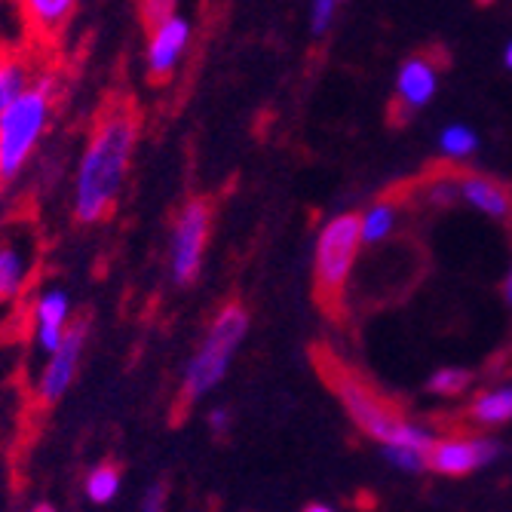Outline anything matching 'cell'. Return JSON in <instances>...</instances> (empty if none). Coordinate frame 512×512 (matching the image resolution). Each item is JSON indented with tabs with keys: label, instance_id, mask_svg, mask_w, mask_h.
Listing matches in <instances>:
<instances>
[{
	"label": "cell",
	"instance_id": "12",
	"mask_svg": "<svg viewBox=\"0 0 512 512\" xmlns=\"http://www.w3.org/2000/svg\"><path fill=\"white\" fill-rule=\"evenodd\" d=\"M28 34L40 43H53L74 19L80 0H13Z\"/></svg>",
	"mask_w": 512,
	"mask_h": 512
},
{
	"label": "cell",
	"instance_id": "26",
	"mask_svg": "<svg viewBox=\"0 0 512 512\" xmlns=\"http://www.w3.org/2000/svg\"><path fill=\"white\" fill-rule=\"evenodd\" d=\"M209 427H212L215 436H224V433L230 430V411H227V408H212V414H209Z\"/></svg>",
	"mask_w": 512,
	"mask_h": 512
},
{
	"label": "cell",
	"instance_id": "21",
	"mask_svg": "<svg viewBox=\"0 0 512 512\" xmlns=\"http://www.w3.org/2000/svg\"><path fill=\"white\" fill-rule=\"evenodd\" d=\"M457 169H448L445 175H436L430 184H427V191H424V200L433 203V206H454L460 203V181H457Z\"/></svg>",
	"mask_w": 512,
	"mask_h": 512
},
{
	"label": "cell",
	"instance_id": "10",
	"mask_svg": "<svg viewBox=\"0 0 512 512\" xmlns=\"http://www.w3.org/2000/svg\"><path fill=\"white\" fill-rule=\"evenodd\" d=\"M503 454V445L494 439H436L427 454V467L442 476H467L482 470Z\"/></svg>",
	"mask_w": 512,
	"mask_h": 512
},
{
	"label": "cell",
	"instance_id": "27",
	"mask_svg": "<svg viewBox=\"0 0 512 512\" xmlns=\"http://www.w3.org/2000/svg\"><path fill=\"white\" fill-rule=\"evenodd\" d=\"M10 13H16V4H13V0H0V28L7 25Z\"/></svg>",
	"mask_w": 512,
	"mask_h": 512
},
{
	"label": "cell",
	"instance_id": "4",
	"mask_svg": "<svg viewBox=\"0 0 512 512\" xmlns=\"http://www.w3.org/2000/svg\"><path fill=\"white\" fill-rule=\"evenodd\" d=\"M246 335H249V310L243 304L230 301L212 316L197 350L191 353L188 362H184V371H181V402L184 405L200 402L227 378V371L234 365Z\"/></svg>",
	"mask_w": 512,
	"mask_h": 512
},
{
	"label": "cell",
	"instance_id": "19",
	"mask_svg": "<svg viewBox=\"0 0 512 512\" xmlns=\"http://www.w3.org/2000/svg\"><path fill=\"white\" fill-rule=\"evenodd\" d=\"M120 485H123V476L117 467H111V463H99V467H92L86 482H83V491L92 503H111L117 494H120Z\"/></svg>",
	"mask_w": 512,
	"mask_h": 512
},
{
	"label": "cell",
	"instance_id": "2",
	"mask_svg": "<svg viewBox=\"0 0 512 512\" xmlns=\"http://www.w3.org/2000/svg\"><path fill=\"white\" fill-rule=\"evenodd\" d=\"M316 365L322 371V378L335 390V396L341 399L350 421L365 436L378 439L381 445H405V448L430 454V448L436 445V436L427 427L408 424L405 417L387 399H381L375 387H368L353 368L338 362L332 353H316Z\"/></svg>",
	"mask_w": 512,
	"mask_h": 512
},
{
	"label": "cell",
	"instance_id": "20",
	"mask_svg": "<svg viewBox=\"0 0 512 512\" xmlns=\"http://www.w3.org/2000/svg\"><path fill=\"white\" fill-rule=\"evenodd\" d=\"M470 384H473V375L467 368H439L427 381V390L433 396H460V393H467Z\"/></svg>",
	"mask_w": 512,
	"mask_h": 512
},
{
	"label": "cell",
	"instance_id": "3",
	"mask_svg": "<svg viewBox=\"0 0 512 512\" xmlns=\"http://www.w3.org/2000/svg\"><path fill=\"white\" fill-rule=\"evenodd\" d=\"M59 105V80L56 74L37 71L34 83L22 96L0 111V175L13 181L40 151L46 132L53 126Z\"/></svg>",
	"mask_w": 512,
	"mask_h": 512
},
{
	"label": "cell",
	"instance_id": "15",
	"mask_svg": "<svg viewBox=\"0 0 512 512\" xmlns=\"http://www.w3.org/2000/svg\"><path fill=\"white\" fill-rule=\"evenodd\" d=\"M37 68L19 53H0V111L10 108L22 92L34 83Z\"/></svg>",
	"mask_w": 512,
	"mask_h": 512
},
{
	"label": "cell",
	"instance_id": "18",
	"mask_svg": "<svg viewBox=\"0 0 512 512\" xmlns=\"http://www.w3.org/2000/svg\"><path fill=\"white\" fill-rule=\"evenodd\" d=\"M439 151L448 160H467V157H473L479 151V135L467 123H451L439 135Z\"/></svg>",
	"mask_w": 512,
	"mask_h": 512
},
{
	"label": "cell",
	"instance_id": "28",
	"mask_svg": "<svg viewBox=\"0 0 512 512\" xmlns=\"http://www.w3.org/2000/svg\"><path fill=\"white\" fill-rule=\"evenodd\" d=\"M503 298L512 304V264H509V273H506V279H503Z\"/></svg>",
	"mask_w": 512,
	"mask_h": 512
},
{
	"label": "cell",
	"instance_id": "29",
	"mask_svg": "<svg viewBox=\"0 0 512 512\" xmlns=\"http://www.w3.org/2000/svg\"><path fill=\"white\" fill-rule=\"evenodd\" d=\"M503 65H506V68L512 71V40L506 43V53H503Z\"/></svg>",
	"mask_w": 512,
	"mask_h": 512
},
{
	"label": "cell",
	"instance_id": "6",
	"mask_svg": "<svg viewBox=\"0 0 512 512\" xmlns=\"http://www.w3.org/2000/svg\"><path fill=\"white\" fill-rule=\"evenodd\" d=\"M212 221H215V212L209 200L203 197H191L172 215L166 264H169V276L175 286H191L200 279L209 240H212Z\"/></svg>",
	"mask_w": 512,
	"mask_h": 512
},
{
	"label": "cell",
	"instance_id": "8",
	"mask_svg": "<svg viewBox=\"0 0 512 512\" xmlns=\"http://www.w3.org/2000/svg\"><path fill=\"white\" fill-rule=\"evenodd\" d=\"M194 43V25L188 16L172 13L154 25H148L145 40V74L154 83H166L178 74Z\"/></svg>",
	"mask_w": 512,
	"mask_h": 512
},
{
	"label": "cell",
	"instance_id": "24",
	"mask_svg": "<svg viewBox=\"0 0 512 512\" xmlns=\"http://www.w3.org/2000/svg\"><path fill=\"white\" fill-rule=\"evenodd\" d=\"M135 7H138V19H142L148 28L172 13H178V0H135Z\"/></svg>",
	"mask_w": 512,
	"mask_h": 512
},
{
	"label": "cell",
	"instance_id": "32",
	"mask_svg": "<svg viewBox=\"0 0 512 512\" xmlns=\"http://www.w3.org/2000/svg\"><path fill=\"white\" fill-rule=\"evenodd\" d=\"M0 184H4V175H0Z\"/></svg>",
	"mask_w": 512,
	"mask_h": 512
},
{
	"label": "cell",
	"instance_id": "22",
	"mask_svg": "<svg viewBox=\"0 0 512 512\" xmlns=\"http://www.w3.org/2000/svg\"><path fill=\"white\" fill-rule=\"evenodd\" d=\"M347 4V0H310V31H313V37H325L332 28H335V22H338V13H341V7Z\"/></svg>",
	"mask_w": 512,
	"mask_h": 512
},
{
	"label": "cell",
	"instance_id": "13",
	"mask_svg": "<svg viewBox=\"0 0 512 512\" xmlns=\"http://www.w3.org/2000/svg\"><path fill=\"white\" fill-rule=\"evenodd\" d=\"M34 276V252L25 240H0V304H16L28 295Z\"/></svg>",
	"mask_w": 512,
	"mask_h": 512
},
{
	"label": "cell",
	"instance_id": "17",
	"mask_svg": "<svg viewBox=\"0 0 512 512\" xmlns=\"http://www.w3.org/2000/svg\"><path fill=\"white\" fill-rule=\"evenodd\" d=\"M512 417V384H503L497 390L482 393L473 405H470V421L482 424V427H497L506 424Z\"/></svg>",
	"mask_w": 512,
	"mask_h": 512
},
{
	"label": "cell",
	"instance_id": "5",
	"mask_svg": "<svg viewBox=\"0 0 512 512\" xmlns=\"http://www.w3.org/2000/svg\"><path fill=\"white\" fill-rule=\"evenodd\" d=\"M362 252V234H359V215L341 212L322 224L316 246H313V289L316 301L338 313L344 304V292L350 283V273Z\"/></svg>",
	"mask_w": 512,
	"mask_h": 512
},
{
	"label": "cell",
	"instance_id": "23",
	"mask_svg": "<svg viewBox=\"0 0 512 512\" xmlns=\"http://www.w3.org/2000/svg\"><path fill=\"white\" fill-rule=\"evenodd\" d=\"M384 457L393 463V467L405 470V473H424L427 470V454L424 451H414L405 445H381Z\"/></svg>",
	"mask_w": 512,
	"mask_h": 512
},
{
	"label": "cell",
	"instance_id": "16",
	"mask_svg": "<svg viewBox=\"0 0 512 512\" xmlns=\"http://www.w3.org/2000/svg\"><path fill=\"white\" fill-rule=\"evenodd\" d=\"M396 203L390 200H378V203H371L365 212H359V234H362V246H378L384 243L390 234H393V227H396Z\"/></svg>",
	"mask_w": 512,
	"mask_h": 512
},
{
	"label": "cell",
	"instance_id": "14",
	"mask_svg": "<svg viewBox=\"0 0 512 512\" xmlns=\"http://www.w3.org/2000/svg\"><path fill=\"white\" fill-rule=\"evenodd\" d=\"M457 181H460V203H467L476 212L497 221H506L512 215V191L503 181L482 172H460Z\"/></svg>",
	"mask_w": 512,
	"mask_h": 512
},
{
	"label": "cell",
	"instance_id": "1",
	"mask_svg": "<svg viewBox=\"0 0 512 512\" xmlns=\"http://www.w3.org/2000/svg\"><path fill=\"white\" fill-rule=\"evenodd\" d=\"M138 138L142 117L126 99L105 105L92 120L71 184V212L80 224H102L114 215L132 172Z\"/></svg>",
	"mask_w": 512,
	"mask_h": 512
},
{
	"label": "cell",
	"instance_id": "7",
	"mask_svg": "<svg viewBox=\"0 0 512 512\" xmlns=\"http://www.w3.org/2000/svg\"><path fill=\"white\" fill-rule=\"evenodd\" d=\"M86 335L89 325L86 319H74L71 332L62 338V344L50 353H43V365L34 378V399L37 405L50 408L56 402L65 399V393L71 390V384L77 381V371L86 353Z\"/></svg>",
	"mask_w": 512,
	"mask_h": 512
},
{
	"label": "cell",
	"instance_id": "9",
	"mask_svg": "<svg viewBox=\"0 0 512 512\" xmlns=\"http://www.w3.org/2000/svg\"><path fill=\"white\" fill-rule=\"evenodd\" d=\"M74 325L71 295L62 286H43L28 304V332L40 353H50L62 344V338Z\"/></svg>",
	"mask_w": 512,
	"mask_h": 512
},
{
	"label": "cell",
	"instance_id": "11",
	"mask_svg": "<svg viewBox=\"0 0 512 512\" xmlns=\"http://www.w3.org/2000/svg\"><path fill=\"white\" fill-rule=\"evenodd\" d=\"M439 89V68L427 56H408L396 71V105L405 108V117L417 108H427Z\"/></svg>",
	"mask_w": 512,
	"mask_h": 512
},
{
	"label": "cell",
	"instance_id": "31",
	"mask_svg": "<svg viewBox=\"0 0 512 512\" xmlns=\"http://www.w3.org/2000/svg\"><path fill=\"white\" fill-rule=\"evenodd\" d=\"M31 512H56V509H53L50 503H40V506H34Z\"/></svg>",
	"mask_w": 512,
	"mask_h": 512
},
{
	"label": "cell",
	"instance_id": "30",
	"mask_svg": "<svg viewBox=\"0 0 512 512\" xmlns=\"http://www.w3.org/2000/svg\"><path fill=\"white\" fill-rule=\"evenodd\" d=\"M304 512H335V509H329V506H322V503H313V506H307Z\"/></svg>",
	"mask_w": 512,
	"mask_h": 512
},
{
	"label": "cell",
	"instance_id": "25",
	"mask_svg": "<svg viewBox=\"0 0 512 512\" xmlns=\"http://www.w3.org/2000/svg\"><path fill=\"white\" fill-rule=\"evenodd\" d=\"M166 503H169L166 485L163 482H154L145 491V497H142V512H166Z\"/></svg>",
	"mask_w": 512,
	"mask_h": 512
}]
</instances>
